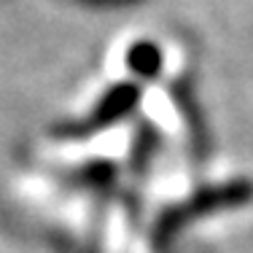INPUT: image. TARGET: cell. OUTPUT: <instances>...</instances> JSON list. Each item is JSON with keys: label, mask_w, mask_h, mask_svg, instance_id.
I'll use <instances>...</instances> for the list:
<instances>
[{"label": "cell", "mask_w": 253, "mask_h": 253, "mask_svg": "<svg viewBox=\"0 0 253 253\" xmlns=\"http://www.w3.org/2000/svg\"><path fill=\"white\" fill-rule=\"evenodd\" d=\"M129 62L137 73L151 76V73H156V68H159V51H156V46H151V43H140V46L132 49Z\"/></svg>", "instance_id": "6da1fadb"}]
</instances>
